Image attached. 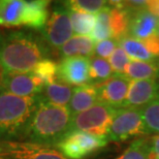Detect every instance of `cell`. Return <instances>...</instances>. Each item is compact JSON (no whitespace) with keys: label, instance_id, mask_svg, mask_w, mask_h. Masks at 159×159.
I'll use <instances>...</instances> for the list:
<instances>
[{"label":"cell","instance_id":"1","mask_svg":"<svg viewBox=\"0 0 159 159\" xmlns=\"http://www.w3.org/2000/svg\"><path fill=\"white\" fill-rule=\"evenodd\" d=\"M50 56L51 48L43 37L29 30L11 31L0 43V71L2 75L31 72Z\"/></svg>","mask_w":159,"mask_h":159},{"label":"cell","instance_id":"2","mask_svg":"<svg viewBox=\"0 0 159 159\" xmlns=\"http://www.w3.org/2000/svg\"><path fill=\"white\" fill-rule=\"evenodd\" d=\"M71 117L67 107L52 104L39 95V104L28 126L24 142L43 147H56L69 132Z\"/></svg>","mask_w":159,"mask_h":159},{"label":"cell","instance_id":"3","mask_svg":"<svg viewBox=\"0 0 159 159\" xmlns=\"http://www.w3.org/2000/svg\"><path fill=\"white\" fill-rule=\"evenodd\" d=\"M39 100L0 91V142H24Z\"/></svg>","mask_w":159,"mask_h":159},{"label":"cell","instance_id":"4","mask_svg":"<svg viewBox=\"0 0 159 159\" xmlns=\"http://www.w3.org/2000/svg\"><path fill=\"white\" fill-rule=\"evenodd\" d=\"M47 0H0V26L41 31L50 16Z\"/></svg>","mask_w":159,"mask_h":159},{"label":"cell","instance_id":"5","mask_svg":"<svg viewBox=\"0 0 159 159\" xmlns=\"http://www.w3.org/2000/svg\"><path fill=\"white\" fill-rule=\"evenodd\" d=\"M117 110L98 101L85 112L72 115L69 131H84L107 138Z\"/></svg>","mask_w":159,"mask_h":159},{"label":"cell","instance_id":"6","mask_svg":"<svg viewBox=\"0 0 159 159\" xmlns=\"http://www.w3.org/2000/svg\"><path fill=\"white\" fill-rule=\"evenodd\" d=\"M149 134L139 109L121 107L111 123L107 139L109 142H124L133 138H143Z\"/></svg>","mask_w":159,"mask_h":159},{"label":"cell","instance_id":"7","mask_svg":"<svg viewBox=\"0 0 159 159\" xmlns=\"http://www.w3.org/2000/svg\"><path fill=\"white\" fill-rule=\"evenodd\" d=\"M107 138L84 131H69L56 148L68 159H85L107 145Z\"/></svg>","mask_w":159,"mask_h":159},{"label":"cell","instance_id":"8","mask_svg":"<svg viewBox=\"0 0 159 159\" xmlns=\"http://www.w3.org/2000/svg\"><path fill=\"white\" fill-rule=\"evenodd\" d=\"M48 46L53 49H61L72 37L70 15L67 7L61 3H56L49 16L46 26L40 31Z\"/></svg>","mask_w":159,"mask_h":159},{"label":"cell","instance_id":"9","mask_svg":"<svg viewBox=\"0 0 159 159\" xmlns=\"http://www.w3.org/2000/svg\"><path fill=\"white\" fill-rule=\"evenodd\" d=\"M46 87L40 79L31 72L26 74L2 75L0 80V91L21 97H33L40 95Z\"/></svg>","mask_w":159,"mask_h":159},{"label":"cell","instance_id":"10","mask_svg":"<svg viewBox=\"0 0 159 159\" xmlns=\"http://www.w3.org/2000/svg\"><path fill=\"white\" fill-rule=\"evenodd\" d=\"M131 80L125 75H113L110 79L96 84L98 101L115 109H121L125 102Z\"/></svg>","mask_w":159,"mask_h":159},{"label":"cell","instance_id":"11","mask_svg":"<svg viewBox=\"0 0 159 159\" xmlns=\"http://www.w3.org/2000/svg\"><path fill=\"white\" fill-rule=\"evenodd\" d=\"M90 58L68 57L63 58L59 63L58 81L71 87H80L90 84L89 80Z\"/></svg>","mask_w":159,"mask_h":159},{"label":"cell","instance_id":"12","mask_svg":"<svg viewBox=\"0 0 159 159\" xmlns=\"http://www.w3.org/2000/svg\"><path fill=\"white\" fill-rule=\"evenodd\" d=\"M159 100V83L155 80H131L123 107L139 109Z\"/></svg>","mask_w":159,"mask_h":159},{"label":"cell","instance_id":"13","mask_svg":"<svg viewBox=\"0 0 159 159\" xmlns=\"http://www.w3.org/2000/svg\"><path fill=\"white\" fill-rule=\"evenodd\" d=\"M158 21L159 19L150 14L146 8L131 11L128 36L144 40L155 35Z\"/></svg>","mask_w":159,"mask_h":159},{"label":"cell","instance_id":"14","mask_svg":"<svg viewBox=\"0 0 159 159\" xmlns=\"http://www.w3.org/2000/svg\"><path fill=\"white\" fill-rule=\"evenodd\" d=\"M109 26L112 39L119 41L129 34L131 11L125 7L123 1H109Z\"/></svg>","mask_w":159,"mask_h":159},{"label":"cell","instance_id":"15","mask_svg":"<svg viewBox=\"0 0 159 159\" xmlns=\"http://www.w3.org/2000/svg\"><path fill=\"white\" fill-rule=\"evenodd\" d=\"M9 157L15 159H68L58 150L37 146L26 142H15V148Z\"/></svg>","mask_w":159,"mask_h":159},{"label":"cell","instance_id":"16","mask_svg":"<svg viewBox=\"0 0 159 159\" xmlns=\"http://www.w3.org/2000/svg\"><path fill=\"white\" fill-rule=\"evenodd\" d=\"M97 102L98 96L96 86L94 84H87L74 88L71 99L67 107L71 115H75L85 112Z\"/></svg>","mask_w":159,"mask_h":159},{"label":"cell","instance_id":"17","mask_svg":"<svg viewBox=\"0 0 159 159\" xmlns=\"http://www.w3.org/2000/svg\"><path fill=\"white\" fill-rule=\"evenodd\" d=\"M95 41L91 36L75 35L60 49V55L63 58L68 57H85L90 58L94 54Z\"/></svg>","mask_w":159,"mask_h":159},{"label":"cell","instance_id":"18","mask_svg":"<svg viewBox=\"0 0 159 159\" xmlns=\"http://www.w3.org/2000/svg\"><path fill=\"white\" fill-rule=\"evenodd\" d=\"M74 87L62 82L57 81L47 85L43 88L40 96L48 102L60 107H67L71 99Z\"/></svg>","mask_w":159,"mask_h":159},{"label":"cell","instance_id":"19","mask_svg":"<svg viewBox=\"0 0 159 159\" xmlns=\"http://www.w3.org/2000/svg\"><path fill=\"white\" fill-rule=\"evenodd\" d=\"M159 72L158 61H138L132 60L127 66L125 75L130 80H155Z\"/></svg>","mask_w":159,"mask_h":159},{"label":"cell","instance_id":"20","mask_svg":"<svg viewBox=\"0 0 159 159\" xmlns=\"http://www.w3.org/2000/svg\"><path fill=\"white\" fill-rule=\"evenodd\" d=\"M118 44L125 51L130 59L138 61H153L154 57L151 55L142 40L126 36L118 41Z\"/></svg>","mask_w":159,"mask_h":159},{"label":"cell","instance_id":"21","mask_svg":"<svg viewBox=\"0 0 159 159\" xmlns=\"http://www.w3.org/2000/svg\"><path fill=\"white\" fill-rule=\"evenodd\" d=\"M113 75V69L107 59L92 57L90 58V67H89V80L90 84H99Z\"/></svg>","mask_w":159,"mask_h":159},{"label":"cell","instance_id":"22","mask_svg":"<svg viewBox=\"0 0 159 159\" xmlns=\"http://www.w3.org/2000/svg\"><path fill=\"white\" fill-rule=\"evenodd\" d=\"M72 31L77 35H86L92 33L95 24H96V16L91 14H84V12L69 11Z\"/></svg>","mask_w":159,"mask_h":159},{"label":"cell","instance_id":"23","mask_svg":"<svg viewBox=\"0 0 159 159\" xmlns=\"http://www.w3.org/2000/svg\"><path fill=\"white\" fill-rule=\"evenodd\" d=\"M109 12L110 4L107 3V6H104L96 14V24L91 33V39L95 41V43L104 39H112V33L109 26Z\"/></svg>","mask_w":159,"mask_h":159},{"label":"cell","instance_id":"24","mask_svg":"<svg viewBox=\"0 0 159 159\" xmlns=\"http://www.w3.org/2000/svg\"><path fill=\"white\" fill-rule=\"evenodd\" d=\"M58 67L59 63L48 58L40 61L34 67L32 72L43 81L44 86H47L58 81Z\"/></svg>","mask_w":159,"mask_h":159},{"label":"cell","instance_id":"25","mask_svg":"<svg viewBox=\"0 0 159 159\" xmlns=\"http://www.w3.org/2000/svg\"><path fill=\"white\" fill-rule=\"evenodd\" d=\"M109 1L104 0H71L64 1V4L69 11L84 12V14H97L107 5Z\"/></svg>","mask_w":159,"mask_h":159},{"label":"cell","instance_id":"26","mask_svg":"<svg viewBox=\"0 0 159 159\" xmlns=\"http://www.w3.org/2000/svg\"><path fill=\"white\" fill-rule=\"evenodd\" d=\"M114 159H149V138L135 139L120 156Z\"/></svg>","mask_w":159,"mask_h":159},{"label":"cell","instance_id":"27","mask_svg":"<svg viewBox=\"0 0 159 159\" xmlns=\"http://www.w3.org/2000/svg\"><path fill=\"white\" fill-rule=\"evenodd\" d=\"M139 111L149 134H159V100L149 103Z\"/></svg>","mask_w":159,"mask_h":159},{"label":"cell","instance_id":"28","mask_svg":"<svg viewBox=\"0 0 159 159\" xmlns=\"http://www.w3.org/2000/svg\"><path fill=\"white\" fill-rule=\"evenodd\" d=\"M109 63L115 75H125L127 66L130 63V58L126 52L121 48L119 44L110 56Z\"/></svg>","mask_w":159,"mask_h":159},{"label":"cell","instance_id":"29","mask_svg":"<svg viewBox=\"0 0 159 159\" xmlns=\"http://www.w3.org/2000/svg\"><path fill=\"white\" fill-rule=\"evenodd\" d=\"M117 47H118V41H116L113 39L98 41V43H95L93 55L102 59L110 58V56L112 55Z\"/></svg>","mask_w":159,"mask_h":159},{"label":"cell","instance_id":"30","mask_svg":"<svg viewBox=\"0 0 159 159\" xmlns=\"http://www.w3.org/2000/svg\"><path fill=\"white\" fill-rule=\"evenodd\" d=\"M142 41L144 43V44L148 49L149 52H150L151 55L153 56L154 58L159 59V36L155 34V35Z\"/></svg>","mask_w":159,"mask_h":159},{"label":"cell","instance_id":"31","mask_svg":"<svg viewBox=\"0 0 159 159\" xmlns=\"http://www.w3.org/2000/svg\"><path fill=\"white\" fill-rule=\"evenodd\" d=\"M149 159H159V134L149 139Z\"/></svg>","mask_w":159,"mask_h":159},{"label":"cell","instance_id":"32","mask_svg":"<svg viewBox=\"0 0 159 159\" xmlns=\"http://www.w3.org/2000/svg\"><path fill=\"white\" fill-rule=\"evenodd\" d=\"M14 147L15 142H0V156H9Z\"/></svg>","mask_w":159,"mask_h":159},{"label":"cell","instance_id":"33","mask_svg":"<svg viewBox=\"0 0 159 159\" xmlns=\"http://www.w3.org/2000/svg\"><path fill=\"white\" fill-rule=\"evenodd\" d=\"M146 9L159 19V0H153V1H147Z\"/></svg>","mask_w":159,"mask_h":159},{"label":"cell","instance_id":"34","mask_svg":"<svg viewBox=\"0 0 159 159\" xmlns=\"http://www.w3.org/2000/svg\"><path fill=\"white\" fill-rule=\"evenodd\" d=\"M0 159H15V158L9 157V156H0Z\"/></svg>","mask_w":159,"mask_h":159},{"label":"cell","instance_id":"35","mask_svg":"<svg viewBox=\"0 0 159 159\" xmlns=\"http://www.w3.org/2000/svg\"><path fill=\"white\" fill-rule=\"evenodd\" d=\"M156 35L159 36V21H158V25H157V31H156Z\"/></svg>","mask_w":159,"mask_h":159},{"label":"cell","instance_id":"36","mask_svg":"<svg viewBox=\"0 0 159 159\" xmlns=\"http://www.w3.org/2000/svg\"><path fill=\"white\" fill-rule=\"evenodd\" d=\"M158 66H159V59H158ZM158 80H157V82L159 83V72H158V78H157Z\"/></svg>","mask_w":159,"mask_h":159},{"label":"cell","instance_id":"37","mask_svg":"<svg viewBox=\"0 0 159 159\" xmlns=\"http://www.w3.org/2000/svg\"><path fill=\"white\" fill-rule=\"evenodd\" d=\"M2 37H3V35L0 34V43H1V41H2Z\"/></svg>","mask_w":159,"mask_h":159},{"label":"cell","instance_id":"38","mask_svg":"<svg viewBox=\"0 0 159 159\" xmlns=\"http://www.w3.org/2000/svg\"><path fill=\"white\" fill-rule=\"evenodd\" d=\"M1 77H2V74H1V71H0V80H1Z\"/></svg>","mask_w":159,"mask_h":159}]
</instances>
